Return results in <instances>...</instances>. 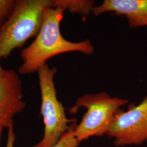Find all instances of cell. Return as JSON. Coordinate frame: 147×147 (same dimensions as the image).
<instances>
[{
    "instance_id": "7",
    "label": "cell",
    "mask_w": 147,
    "mask_h": 147,
    "mask_svg": "<svg viewBox=\"0 0 147 147\" xmlns=\"http://www.w3.org/2000/svg\"><path fill=\"white\" fill-rule=\"evenodd\" d=\"M109 11L125 16L130 28L147 26V0H105L92 13L98 16Z\"/></svg>"
},
{
    "instance_id": "9",
    "label": "cell",
    "mask_w": 147,
    "mask_h": 147,
    "mask_svg": "<svg viewBox=\"0 0 147 147\" xmlns=\"http://www.w3.org/2000/svg\"><path fill=\"white\" fill-rule=\"evenodd\" d=\"M79 144L74 136L73 127L70 126L68 131L63 135L59 141L53 147H78Z\"/></svg>"
},
{
    "instance_id": "4",
    "label": "cell",
    "mask_w": 147,
    "mask_h": 147,
    "mask_svg": "<svg viewBox=\"0 0 147 147\" xmlns=\"http://www.w3.org/2000/svg\"><path fill=\"white\" fill-rule=\"evenodd\" d=\"M56 72V69L50 68L47 63L38 70L44 131L41 141L32 147H53L70 128L69 123L74 121L67 118L62 104L57 99L53 80Z\"/></svg>"
},
{
    "instance_id": "11",
    "label": "cell",
    "mask_w": 147,
    "mask_h": 147,
    "mask_svg": "<svg viewBox=\"0 0 147 147\" xmlns=\"http://www.w3.org/2000/svg\"><path fill=\"white\" fill-rule=\"evenodd\" d=\"M11 126H14L13 118L0 110V127L8 129Z\"/></svg>"
},
{
    "instance_id": "6",
    "label": "cell",
    "mask_w": 147,
    "mask_h": 147,
    "mask_svg": "<svg viewBox=\"0 0 147 147\" xmlns=\"http://www.w3.org/2000/svg\"><path fill=\"white\" fill-rule=\"evenodd\" d=\"M26 106L23 100L22 82L18 75L0 65V110L13 118Z\"/></svg>"
},
{
    "instance_id": "10",
    "label": "cell",
    "mask_w": 147,
    "mask_h": 147,
    "mask_svg": "<svg viewBox=\"0 0 147 147\" xmlns=\"http://www.w3.org/2000/svg\"><path fill=\"white\" fill-rule=\"evenodd\" d=\"M16 2L15 0H0V26L11 14Z\"/></svg>"
},
{
    "instance_id": "2",
    "label": "cell",
    "mask_w": 147,
    "mask_h": 147,
    "mask_svg": "<svg viewBox=\"0 0 147 147\" xmlns=\"http://www.w3.org/2000/svg\"><path fill=\"white\" fill-rule=\"evenodd\" d=\"M53 0H18L8 18L0 26V65L16 48L36 37L43 19V11L53 7Z\"/></svg>"
},
{
    "instance_id": "5",
    "label": "cell",
    "mask_w": 147,
    "mask_h": 147,
    "mask_svg": "<svg viewBox=\"0 0 147 147\" xmlns=\"http://www.w3.org/2000/svg\"><path fill=\"white\" fill-rule=\"evenodd\" d=\"M106 135L117 147L140 145L147 141V96L128 110L115 113Z\"/></svg>"
},
{
    "instance_id": "1",
    "label": "cell",
    "mask_w": 147,
    "mask_h": 147,
    "mask_svg": "<svg viewBox=\"0 0 147 147\" xmlns=\"http://www.w3.org/2000/svg\"><path fill=\"white\" fill-rule=\"evenodd\" d=\"M65 9L61 7H47L43 11L41 28L33 42L21 51L22 64L18 69L22 75L38 71L47 61L63 53L78 51L92 55L94 48L89 40L71 42L60 31V24Z\"/></svg>"
},
{
    "instance_id": "12",
    "label": "cell",
    "mask_w": 147,
    "mask_h": 147,
    "mask_svg": "<svg viewBox=\"0 0 147 147\" xmlns=\"http://www.w3.org/2000/svg\"><path fill=\"white\" fill-rule=\"evenodd\" d=\"M16 140V135L14 130V126H11L8 129V135L5 147H14Z\"/></svg>"
},
{
    "instance_id": "8",
    "label": "cell",
    "mask_w": 147,
    "mask_h": 147,
    "mask_svg": "<svg viewBox=\"0 0 147 147\" xmlns=\"http://www.w3.org/2000/svg\"><path fill=\"white\" fill-rule=\"evenodd\" d=\"M53 7H61L71 13L85 16L92 13L94 3V1L89 0H53Z\"/></svg>"
},
{
    "instance_id": "13",
    "label": "cell",
    "mask_w": 147,
    "mask_h": 147,
    "mask_svg": "<svg viewBox=\"0 0 147 147\" xmlns=\"http://www.w3.org/2000/svg\"><path fill=\"white\" fill-rule=\"evenodd\" d=\"M4 128L2 127H0V143H1V136H2V131L3 129Z\"/></svg>"
},
{
    "instance_id": "3",
    "label": "cell",
    "mask_w": 147,
    "mask_h": 147,
    "mask_svg": "<svg viewBox=\"0 0 147 147\" xmlns=\"http://www.w3.org/2000/svg\"><path fill=\"white\" fill-rule=\"evenodd\" d=\"M128 102L127 99L111 97L106 92L80 97L70 112L75 113L81 107L87 111L79 124L72 126L74 136L80 143L90 137L106 135L116 111Z\"/></svg>"
}]
</instances>
